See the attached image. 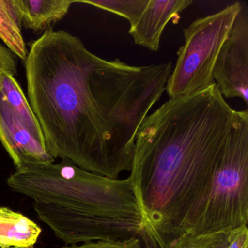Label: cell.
<instances>
[{
    "instance_id": "17",
    "label": "cell",
    "mask_w": 248,
    "mask_h": 248,
    "mask_svg": "<svg viewBox=\"0 0 248 248\" xmlns=\"http://www.w3.org/2000/svg\"><path fill=\"white\" fill-rule=\"evenodd\" d=\"M16 71V60L14 53L0 44V74L2 72H9L15 75Z\"/></svg>"
},
{
    "instance_id": "9",
    "label": "cell",
    "mask_w": 248,
    "mask_h": 248,
    "mask_svg": "<svg viewBox=\"0 0 248 248\" xmlns=\"http://www.w3.org/2000/svg\"><path fill=\"white\" fill-rule=\"evenodd\" d=\"M192 3V0H149L140 18L130 26L129 34L136 44L157 52L165 27L170 21L178 24L180 14Z\"/></svg>"
},
{
    "instance_id": "11",
    "label": "cell",
    "mask_w": 248,
    "mask_h": 248,
    "mask_svg": "<svg viewBox=\"0 0 248 248\" xmlns=\"http://www.w3.org/2000/svg\"><path fill=\"white\" fill-rule=\"evenodd\" d=\"M27 28L43 31L52 22L68 14L75 1L71 0H16Z\"/></svg>"
},
{
    "instance_id": "7",
    "label": "cell",
    "mask_w": 248,
    "mask_h": 248,
    "mask_svg": "<svg viewBox=\"0 0 248 248\" xmlns=\"http://www.w3.org/2000/svg\"><path fill=\"white\" fill-rule=\"evenodd\" d=\"M34 208L40 220L68 245L99 240H123L141 236L139 231L114 220L48 203L34 202Z\"/></svg>"
},
{
    "instance_id": "5",
    "label": "cell",
    "mask_w": 248,
    "mask_h": 248,
    "mask_svg": "<svg viewBox=\"0 0 248 248\" xmlns=\"http://www.w3.org/2000/svg\"><path fill=\"white\" fill-rule=\"evenodd\" d=\"M241 6L242 2H233L184 29V44L177 53L175 67L167 82L170 99L191 95L215 83L216 59Z\"/></svg>"
},
{
    "instance_id": "6",
    "label": "cell",
    "mask_w": 248,
    "mask_h": 248,
    "mask_svg": "<svg viewBox=\"0 0 248 248\" xmlns=\"http://www.w3.org/2000/svg\"><path fill=\"white\" fill-rule=\"evenodd\" d=\"M0 142L16 170L54 163L38 119L9 72L0 74Z\"/></svg>"
},
{
    "instance_id": "2",
    "label": "cell",
    "mask_w": 248,
    "mask_h": 248,
    "mask_svg": "<svg viewBox=\"0 0 248 248\" xmlns=\"http://www.w3.org/2000/svg\"><path fill=\"white\" fill-rule=\"evenodd\" d=\"M236 112L214 83L170 99L143 120L129 176L141 211L143 248H167L191 229L210 194Z\"/></svg>"
},
{
    "instance_id": "8",
    "label": "cell",
    "mask_w": 248,
    "mask_h": 248,
    "mask_svg": "<svg viewBox=\"0 0 248 248\" xmlns=\"http://www.w3.org/2000/svg\"><path fill=\"white\" fill-rule=\"evenodd\" d=\"M213 79L223 98L248 104V7L242 2L232 30L219 52Z\"/></svg>"
},
{
    "instance_id": "1",
    "label": "cell",
    "mask_w": 248,
    "mask_h": 248,
    "mask_svg": "<svg viewBox=\"0 0 248 248\" xmlns=\"http://www.w3.org/2000/svg\"><path fill=\"white\" fill-rule=\"evenodd\" d=\"M25 62L29 101L49 153L112 179L130 172L136 135L166 91L171 62L105 60L78 37L49 30Z\"/></svg>"
},
{
    "instance_id": "13",
    "label": "cell",
    "mask_w": 248,
    "mask_h": 248,
    "mask_svg": "<svg viewBox=\"0 0 248 248\" xmlns=\"http://www.w3.org/2000/svg\"><path fill=\"white\" fill-rule=\"evenodd\" d=\"M149 0H83L75 1L117 14L125 18L130 25L134 24L146 9Z\"/></svg>"
},
{
    "instance_id": "18",
    "label": "cell",
    "mask_w": 248,
    "mask_h": 248,
    "mask_svg": "<svg viewBox=\"0 0 248 248\" xmlns=\"http://www.w3.org/2000/svg\"><path fill=\"white\" fill-rule=\"evenodd\" d=\"M34 248V246L32 247H28V248Z\"/></svg>"
},
{
    "instance_id": "4",
    "label": "cell",
    "mask_w": 248,
    "mask_h": 248,
    "mask_svg": "<svg viewBox=\"0 0 248 248\" xmlns=\"http://www.w3.org/2000/svg\"><path fill=\"white\" fill-rule=\"evenodd\" d=\"M248 223V112L236 111L207 201L186 233H230Z\"/></svg>"
},
{
    "instance_id": "10",
    "label": "cell",
    "mask_w": 248,
    "mask_h": 248,
    "mask_svg": "<svg viewBox=\"0 0 248 248\" xmlns=\"http://www.w3.org/2000/svg\"><path fill=\"white\" fill-rule=\"evenodd\" d=\"M41 232V228L27 216L8 207H0V248L34 246Z\"/></svg>"
},
{
    "instance_id": "15",
    "label": "cell",
    "mask_w": 248,
    "mask_h": 248,
    "mask_svg": "<svg viewBox=\"0 0 248 248\" xmlns=\"http://www.w3.org/2000/svg\"><path fill=\"white\" fill-rule=\"evenodd\" d=\"M63 248H143L141 239L138 236L123 240H99L72 245Z\"/></svg>"
},
{
    "instance_id": "14",
    "label": "cell",
    "mask_w": 248,
    "mask_h": 248,
    "mask_svg": "<svg viewBox=\"0 0 248 248\" xmlns=\"http://www.w3.org/2000/svg\"><path fill=\"white\" fill-rule=\"evenodd\" d=\"M229 233L224 232L202 235L183 233L167 248H226Z\"/></svg>"
},
{
    "instance_id": "3",
    "label": "cell",
    "mask_w": 248,
    "mask_h": 248,
    "mask_svg": "<svg viewBox=\"0 0 248 248\" xmlns=\"http://www.w3.org/2000/svg\"><path fill=\"white\" fill-rule=\"evenodd\" d=\"M7 184L35 202L109 219L142 233L141 211L130 177L112 179L62 160L16 170Z\"/></svg>"
},
{
    "instance_id": "16",
    "label": "cell",
    "mask_w": 248,
    "mask_h": 248,
    "mask_svg": "<svg viewBox=\"0 0 248 248\" xmlns=\"http://www.w3.org/2000/svg\"><path fill=\"white\" fill-rule=\"evenodd\" d=\"M226 248H248V226H242L232 231L228 236Z\"/></svg>"
},
{
    "instance_id": "12",
    "label": "cell",
    "mask_w": 248,
    "mask_h": 248,
    "mask_svg": "<svg viewBox=\"0 0 248 248\" xmlns=\"http://www.w3.org/2000/svg\"><path fill=\"white\" fill-rule=\"evenodd\" d=\"M22 23L16 0H0V38L13 53L26 62L28 54L21 34Z\"/></svg>"
}]
</instances>
